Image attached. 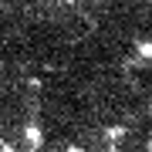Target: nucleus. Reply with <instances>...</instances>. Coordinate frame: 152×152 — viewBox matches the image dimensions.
Masks as SVG:
<instances>
[{"label": "nucleus", "mask_w": 152, "mask_h": 152, "mask_svg": "<svg viewBox=\"0 0 152 152\" xmlns=\"http://www.w3.org/2000/svg\"><path fill=\"white\" fill-rule=\"evenodd\" d=\"M68 152H85V149H78V145H71V149H68Z\"/></svg>", "instance_id": "obj_4"}, {"label": "nucleus", "mask_w": 152, "mask_h": 152, "mask_svg": "<svg viewBox=\"0 0 152 152\" xmlns=\"http://www.w3.org/2000/svg\"><path fill=\"white\" fill-rule=\"evenodd\" d=\"M24 139H27L31 149H37L41 145V129H37V125H27V129H24Z\"/></svg>", "instance_id": "obj_2"}, {"label": "nucleus", "mask_w": 152, "mask_h": 152, "mask_svg": "<svg viewBox=\"0 0 152 152\" xmlns=\"http://www.w3.org/2000/svg\"><path fill=\"white\" fill-rule=\"evenodd\" d=\"M135 58H139V61H152V41H149V37L135 41Z\"/></svg>", "instance_id": "obj_1"}, {"label": "nucleus", "mask_w": 152, "mask_h": 152, "mask_svg": "<svg viewBox=\"0 0 152 152\" xmlns=\"http://www.w3.org/2000/svg\"><path fill=\"white\" fill-rule=\"evenodd\" d=\"M122 135H125V125H112V129L105 132V139H112V142H115V139H122Z\"/></svg>", "instance_id": "obj_3"}, {"label": "nucleus", "mask_w": 152, "mask_h": 152, "mask_svg": "<svg viewBox=\"0 0 152 152\" xmlns=\"http://www.w3.org/2000/svg\"><path fill=\"white\" fill-rule=\"evenodd\" d=\"M64 4H78V0H64Z\"/></svg>", "instance_id": "obj_5"}]
</instances>
